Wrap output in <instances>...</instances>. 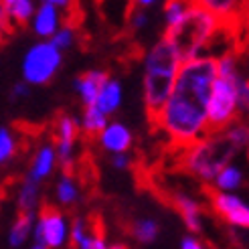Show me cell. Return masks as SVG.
<instances>
[{
    "mask_svg": "<svg viewBox=\"0 0 249 249\" xmlns=\"http://www.w3.org/2000/svg\"><path fill=\"white\" fill-rule=\"evenodd\" d=\"M239 150H243V146L233 138V134L227 128L221 132H211L205 138L180 148L178 164L184 172L193 174L205 184H211L217 172L225 164L233 162Z\"/></svg>",
    "mask_w": 249,
    "mask_h": 249,
    "instance_id": "obj_3",
    "label": "cell"
},
{
    "mask_svg": "<svg viewBox=\"0 0 249 249\" xmlns=\"http://www.w3.org/2000/svg\"><path fill=\"white\" fill-rule=\"evenodd\" d=\"M97 144L104 152L109 154H118V152H128L132 148L134 142V136L130 132V128L122 122H109L107 126L99 132L97 136Z\"/></svg>",
    "mask_w": 249,
    "mask_h": 249,
    "instance_id": "obj_11",
    "label": "cell"
},
{
    "mask_svg": "<svg viewBox=\"0 0 249 249\" xmlns=\"http://www.w3.org/2000/svg\"><path fill=\"white\" fill-rule=\"evenodd\" d=\"M35 223H36L35 211H18L17 219L12 221V225L8 229V247L18 249L22 245H27L33 237Z\"/></svg>",
    "mask_w": 249,
    "mask_h": 249,
    "instance_id": "obj_16",
    "label": "cell"
},
{
    "mask_svg": "<svg viewBox=\"0 0 249 249\" xmlns=\"http://www.w3.org/2000/svg\"><path fill=\"white\" fill-rule=\"evenodd\" d=\"M31 27L39 39H51V36L63 27V24H61V6L41 2L36 6V12L31 20Z\"/></svg>",
    "mask_w": 249,
    "mask_h": 249,
    "instance_id": "obj_13",
    "label": "cell"
},
{
    "mask_svg": "<svg viewBox=\"0 0 249 249\" xmlns=\"http://www.w3.org/2000/svg\"><path fill=\"white\" fill-rule=\"evenodd\" d=\"M168 201L174 207V211L180 215L184 221V227L191 233H201L203 231V213L201 205H198L193 196L186 193H168Z\"/></svg>",
    "mask_w": 249,
    "mask_h": 249,
    "instance_id": "obj_12",
    "label": "cell"
},
{
    "mask_svg": "<svg viewBox=\"0 0 249 249\" xmlns=\"http://www.w3.org/2000/svg\"><path fill=\"white\" fill-rule=\"evenodd\" d=\"M205 243L196 237V233H189L180 239V249H203Z\"/></svg>",
    "mask_w": 249,
    "mask_h": 249,
    "instance_id": "obj_30",
    "label": "cell"
},
{
    "mask_svg": "<svg viewBox=\"0 0 249 249\" xmlns=\"http://www.w3.org/2000/svg\"><path fill=\"white\" fill-rule=\"evenodd\" d=\"M223 20L225 18H221L217 12L193 0L186 15L177 24L166 27L164 36L174 45L182 61H189L207 51L219 33Z\"/></svg>",
    "mask_w": 249,
    "mask_h": 249,
    "instance_id": "obj_4",
    "label": "cell"
},
{
    "mask_svg": "<svg viewBox=\"0 0 249 249\" xmlns=\"http://www.w3.org/2000/svg\"><path fill=\"white\" fill-rule=\"evenodd\" d=\"M193 0H166L164 4V24L166 27H172L177 24L189 10Z\"/></svg>",
    "mask_w": 249,
    "mask_h": 249,
    "instance_id": "obj_24",
    "label": "cell"
},
{
    "mask_svg": "<svg viewBox=\"0 0 249 249\" xmlns=\"http://www.w3.org/2000/svg\"><path fill=\"white\" fill-rule=\"evenodd\" d=\"M122 99H124V87L118 79H107L106 85L102 87V91H99L97 99H95V106L104 111L107 116H114L116 111L120 109L122 106Z\"/></svg>",
    "mask_w": 249,
    "mask_h": 249,
    "instance_id": "obj_17",
    "label": "cell"
},
{
    "mask_svg": "<svg viewBox=\"0 0 249 249\" xmlns=\"http://www.w3.org/2000/svg\"><path fill=\"white\" fill-rule=\"evenodd\" d=\"M59 166V154H57V146L53 144H41L39 150L33 154L31 166H29V177H33L35 180L43 182L45 178H49L53 174V170Z\"/></svg>",
    "mask_w": 249,
    "mask_h": 249,
    "instance_id": "obj_15",
    "label": "cell"
},
{
    "mask_svg": "<svg viewBox=\"0 0 249 249\" xmlns=\"http://www.w3.org/2000/svg\"><path fill=\"white\" fill-rule=\"evenodd\" d=\"M31 83L29 81H17L15 85L10 87V93H8V97H10V102L12 104H17V102H20V99H24V97H29L31 95Z\"/></svg>",
    "mask_w": 249,
    "mask_h": 249,
    "instance_id": "obj_29",
    "label": "cell"
},
{
    "mask_svg": "<svg viewBox=\"0 0 249 249\" xmlns=\"http://www.w3.org/2000/svg\"><path fill=\"white\" fill-rule=\"evenodd\" d=\"M107 79H109L107 71L89 69V71H85V73H81V75L75 77V81H73V89H75V93L79 95L83 106H91V104H95V99H97L99 91H102V87L106 85Z\"/></svg>",
    "mask_w": 249,
    "mask_h": 249,
    "instance_id": "obj_14",
    "label": "cell"
},
{
    "mask_svg": "<svg viewBox=\"0 0 249 249\" xmlns=\"http://www.w3.org/2000/svg\"><path fill=\"white\" fill-rule=\"evenodd\" d=\"M39 203H41V182L27 174L18 186L17 207H18V211H36Z\"/></svg>",
    "mask_w": 249,
    "mask_h": 249,
    "instance_id": "obj_18",
    "label": "cell"
},
{
    "mask_svg": "<svg viewBox=\"0 0 249 249\" xmlns=\"http://www.w3.org/2000/svg\"><path fill=\"white\" fill-rule=\"evenodd\" d=\"M182 63V57L166 36L148 49L142 65V102L150 120L168 99Z\"/></svg>",
    "mask_w": 249,
    "mask_h": 249,
    "instance_id": "obj_2",
    "label": "cell"
},
{
    "mask_svg": "<svg viewBox=\"0 0 249 249\" xmlns=\"http://www.w3.org/2000/svg\"><path fill=\"white\" fill-rule=\"evenodd\" d=\"M128 24L132 31H142L146 24H148V15H146V8L142 6H134L132 12H130V18H128Z\"/></svg>",
    "mask_w": 249,
    "mask_h": 249,
    "instance_id": "obj_28",
    "label": "cell"
},
{
    "mask_svg": "<svg viewBox=\"0 0 249 249\" xmlns=\"http://www.w3.org/2000/svg\"><path fill=\"white\" fill-rule=\"evenodd\" d=\"M61 63H63V51L57 49L49 39H41L39 43L31 45L29 51L22 57L20 63L22 79L36 87L49 85L59 73Z\"/></svg>",
    "mask_w": 249,
    "mask_h": 249,
    "instance_id": "obj_6",
    "label": "cell"
},
{
    "mask_svg": "<svg viewBox=\"0 0 249 249\" xmlns=\"http://www.w3.org/2000/svg\"><path fill=\"white\" fill-rule=\"evenodd\" d=\"M207 196L213 213L223 219L231 227H239L249 231V205L241 196L227 191H217L213 186H207Z\"/></svg>",
    "mask_w": 249,
    "mask_h": 249,
    "instance_id": "obj_8",
    "label": "cell"
},
{
    "mask_svg": "<svg viewBox=\"0 0 249 249\" xmlns=\"http://www.w3.org/2000/svg\"><path fill=\"white\" fill-rule=\"evenodd\" d=\"M79 196H81V193H79V184H77L75 177H73L71 172H63L55 184V201L61 207H73L79 201Z\"/></svg>",
    "mask_w": 249,
    "mask_h": 249,
    "instance_id": "obj_20",
    "label": "cell"
},
{
    "mask_svg": "<svg viewBox=\"0 0 249 249\" xmlns=\"http://www.w3.org/2000/svg\"><path fill=\"white\" fill-rule=\"evenodd\" d=\"M243 75L233 53L219 57V75L209 102V130L221 132L239 120V83Z\"/></svg>",
    "mask_w": 249,
    "mask_h": 249,
    "instance_id": "obj_5",
    "label": "cell"
},
{
    "mask_svg": "<svg viewBox=\"0 0 249 249\" xmlns=\"http://www.w3.org/2000/svg\"><path fill=\"white\" fill-rule=\"evenodd\" d=\"M81 130L85 136L89 138H97L99 132H102L107 124H109V116L104 114L95 104L91 106H83V114H81Z\"/></svg>",
    "mask_w": 249,
    "mask_h": 249,
    "instance_id": "obj_19",
    "label": "cell"
},
{
    "mask_svg": "<svg viewBox=\"0 0 249 249\" xmlns=\"http://www.w3.org/2000/svg\"><path fill=\"white\" fill-rule=\"evenodd\" d=\"M243 184V170L239 166H235L233 162L225 164L219 172L215 180L211 182V186L217 191H227V193H235Z\"/></svg>",
    "mask_w": 249,
    "mask_h": 249,
    "instance_id": "obj_21",
    "label": "cell"
},
{
    "mask_svg": "<svg viewBox=\"0 0 249 249\" xmlns=\"http://www.w3.org/2000/svg\"><path fill=\"white\" fill-rule=\"evenodd\" d=\"M17 152H18L17 136L12 134L10 128L2 126V128H0V164L6 166L10 160L17 156Z\"/></svg>",
    "mask_w": 249,
    "mask_h": 249,
    "instance_id": "obj_23",
    "label": "cell"
},
{
    "mask_svg": "<svg viewBox=\"0 0 249 249\" xmlns=\"http://www.w3.org/2000/svg\"><path fill=\"white\" fill-rule=\"evenodd\" d=\"M130 233H132V237L138 241V243L150 245V243H154V241L158 239L160 225H158L154 219H150V217H142V219H136V221L132 223Z\"/></svg>",
    "mask_w": 249,
    "mask_h": 249,
    "instance_id": "obj_22",
    "label": "cell"
},
{
    "mask_svg": "<svg viewBox=\"0 0 249 249\" xmlns=\"http://www.w3.org/2000/svg\"><path fill=\"white\" fill-rule=\"evenodd\" d=\"M83 134L81 120L71 114H61L55 122V146L59 154V166L63 172H73L75 166V148Z\"/></svg>",
    "mask_w": 249,
    "mask_h": 249,
    "instance_id": "obj_9",
    "label": "cell"
},
{
    "mask_svg": "<svg viewBox=\"0 0 249 249\" xmlns=\"http://www.w3.org/2000/svg\"><path fill=\"white\" fill-rule=\"evenodd\" d=\"M111 166L118 168V170H126V168H130V156H128V152L111 154Z\"/></svg>",
    "mask_w": 249,
    "mask_h": 249,
    "instance_id": "obj_31",
    "label": "cell"
},
{
    "mask_svg": "<svg viewBox=\"0 0 249 249\" xmlns=\"http://www.w3.org/2000/svg\"><path fill=\"white\" fill-rule=\"evenodd\" d=\"M158 2V0H134V4L136 6H142V8H150Z\"/></svg>",
    "mask_w": 249,
    "mask_h": 249,
    "instance_id": "obj_32",
    "label": "cell"
},
{
    "mask_svg": "<svg viewBox=\"0 0 249 249\" xmlns=\"http://www.w3.org/2000/svg\"><path fill=\"white\" fill-rule=\"evenodd\" d=\"M195 2H201L203 6L211 8L213 12H217L221 18H233L241 0H195Z\"/></svg>",
    "mask_w": 249,
    "mask_h": 249,
    "instance_id": "obj_25",
    "label": "cell"
},
{
    "mask_svg": "<svg viewBox=\"0 0 249 249\" xmlns=\"http://www.w3.org/2000/svg\"><path fill=\"white\" fill-rule=\"evenodd\" d=\"M49 41H51L57 49H61V51H67V49L73 47V43H75V29L69 27V24H63Z\"/></svg>",
    "mask_w": 249,
    "mask_h": 249,
    "instance_id": "obj_26",
    "label": "cell"
},
{
    "mask_svg": "<svg viewBox=\"0 0 249 249\" xmlns=\"http://www.w3.org/2000/svg\"><path fill=\"white\" fill-rule=\"evenodd\" d=\"M36 12L35 0H0V22L4 33L24 29Z\"/></svg>",
    "mask_w": 249,
    "mask_h": 249,
    "instance_id": "obj_10",
    "label": "cell"
},
{
    "mask_svg": "<svg viewBox=\"0 0 249 249\" xmlns=\"http://www.w3.org/2000/svg\"><path fill=\"white\" fill-rule=\"evenodd\" d=\"M239 120L249 122V79H241L239 83Z\"/></svg>",
    "mask_w": 249,
    "mask_h": 249,
    "instance_id": "obj_27",
    "label": "cell"
},
{
    "mask_svg": "<svg viewBox=\"0 0 249 249\" xmlns=\"http://www.w3.org/2000/svg\"><path fill=\"white\" fill-rule=\"evenodd\" d=\"M219 75V57L198 55L180 65L174 87L150 120L156 132L164 134L172 148H184L205 138L209 130V102Z\"/></svg>",
    "mask_w": 249,
    "mask_h": 249,
    "instance_id": "obj_1",
    "label": "cell"
},
{
    "mask_svg": "<svg viewBox=\"0 0 249 249\" xmlns=\"http://www.w3.org/2000/svg\"><path fill=\"white\" fill-rule=\"evenodd\" d=\"M39 2H49V4H57L61 8H67L69 6V0H39Z\"/></svg>",
    "mask_w": 249,
    "mask_h": 249,
    "instance_id": "obj_33",
    "label": "cell"
},
{
    "mask_svg": "<svg viewBox=\"0 0 249 249\" xmlns=\"http://www.w3.org/2000/svg\"><path fill=\"white\" fill-rule=\"evenodd\" d=\"M247 158H249V146H247Z\"/></svg>",
    "mask_w": 249,
    "mask_h": 249,
    "instance_id": "obj_34",
    "label": "cell"
},
{
    "mask_svg": "<svg viewBox=\"0 0 249 249\" xmlns=\"http://www.w3.org/2000/svg\"><path fill=\"white\" fill-rule=\"evenodd\" d=\"M71 239V225L63 211L55 205L45 203L39 209L35 223V231L31 237L33 249H59L65 247Z\"/></svg>",
    "mask_w": 249,
    "mask_h": 249,
    "instance_id": "obj_7",
    "label": "cell"
}]
</instances>
